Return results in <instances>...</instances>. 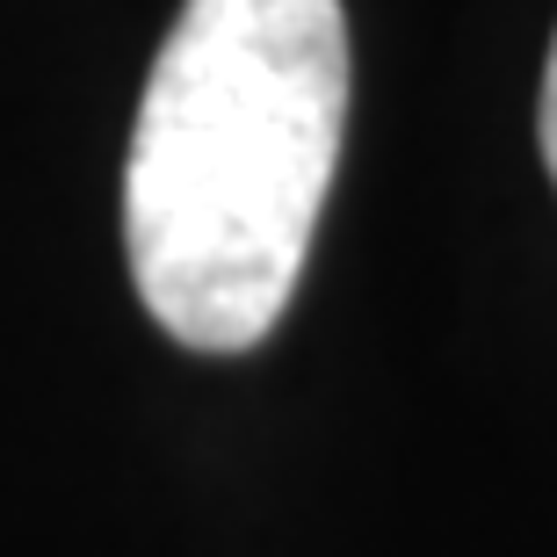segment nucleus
Returning <instances> with one entry per match:
<instances>
[{
	"instance_id": "f257e3e1",
	"label": "nucleus",
	"mask_w": 557,
	"mask_h": 557,
	"mask_svg": "<svg viewBox=\"0 0 557 557\" xmlns=\"http://www.w3.org/2000/svg\"><path fill=\"white\" fill-rule=\"evenodd\" d=\"M348 124L341 0H182L131 131L124 253L182 348H261L305 275Z\"/></svg>"
},
{
	"instance_id": "f03ea898",
	"label": "nucleus",
	"mask_w": 557,
	"mask_h": 557,
	"mask_svg": "<svg viewBox=\"0 0 557 557\" xmlns=\"http://www.w3.org/2000/svg\"><path fill=\"white\" fill-rule=\"evenodd\" d=\"M536 131H543V160H550V182H557V37H550V65H543V116H536Z\"/></svg>"
}]
</instances>
